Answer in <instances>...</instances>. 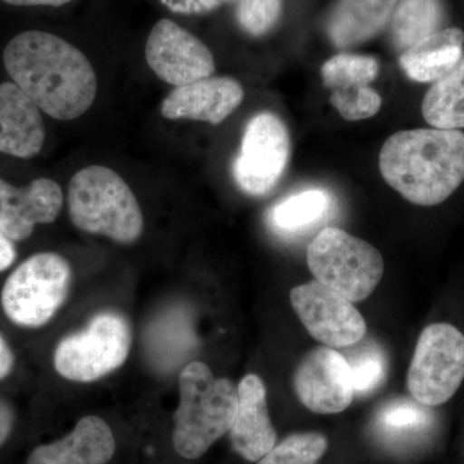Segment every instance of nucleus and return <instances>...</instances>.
I'll return each instance as SVG.
<instances>
[{"label": "nucleus", "mask_w": 464, "mask_h": 464, "mask_svg": "<svg viewBox=\"0 0 464 464\" xmlns=\"http://www.w3.org/2000/svg\"><path fill=\"white\" fill-rule=\"evenodd\" d=\"M115 453V439L105 420L82 418L66 438L41 445L26 464H106Z\"/></svg>", "instance_id": "f3484780"}, {"label": "nucleus", "mask_w": 464, "mask_h": 464, "mask_svg": "<svg viewBox=\"0 0 464 464\" xmlns=\"http://www.w3.org/2000/svg\"><path fill=\"white\" fill-rule=\"evenodd\" d=\"M244 100L239 82L228 76H209L176 87L161 102V115L170 121L190 119L221 124Z\"/></svg>", "instance_id": "4468645a"}, {"label": "nucleus", "mask_w": 464, "mask_h": 464, "mask_svg": "<svg viewBox=\"0 0 464 464\" xmlns=\"http://www.w3.org/2000/svg\"><path fill=\"white\" fill-rule=\"evenodd\" d=\"M44 141L41 109L16 84H0V152L30 159L42 151Z\"/></svg>", "instance_id": "dca6fc26"}, {"label": "nucleus", "mask_w": 464, "mask_h": 464, "mask_svg": "<svg viewBox=\"0 0 464 464\" xmlns=\"http://www.w3.org/2000/svg\"><path fill=\"white\" fill-rule=\"evenodd\" d=\"M72 266L57 253H38L9 275L2 290V307L12 323L41 328L56 315L69 295Z\"/></svg>", "instance_id": "423d86ee"}, {"label": "nucleus", "mask_w": 464, "mask_h": 464, "mask_svg": "<svg viewBox=\"0 0 464 464\" xmlns=\"http://www.w3.org/2000/svg\"><path fill=\"white\" fill-rule=\"evenodd\" d=\"M299 401L317 414H337L353 402V378L347 359L332 347H317L299 362L295 374Z\"/></svg>", "instance_id": "f8f14e48"}, {"label": "nucleus", "mask_w": 464, "mask_h": 464, "mask_svg": "<svg viewBox=\"0 0 464 464\" xmlns=\"http://www.w3.org/2000/svg\"><path fill=\"white\" fill-rule=\"evenodd\" d=\"M399 0H341L329 20L335 47L348 48L373 38L389 23Z\"/></svg>", "instance_id": "6ab92c4d"}, {"label": "nucleus", "mask_w": 464, "mask_h": 464, "mask_svg": "<svg viewBox=\"0 0 464 464\" xmlns=\"http://www.w3.org/2000/svg\"><path fill=\"white\" fill-rule=\"evenodd\" d=\"M380 170L411 204L439 206L464 182V133L432 127L392 134L382 146Z\"/></svg>", "instance_id": "f03ea898"}, {"label": "nucleus", "mask_w": 464, "mask_h": 464, "mask_svg": "<svg viewBox=\"0 0 464 464\" xmlns=\"http://www.w3.org/2000/svg\"><path fill=\"white\" fill-rule=\"evenodd\" d=\"M237 389L194 362L179 375V406L174 413L173 445L186 459H198L226 433L237 417Z\"/></svg>", "instance_id": "7ed1b4c3"}, {"label": "nucleus", "mask_w": 464, "mask_h": 464, "mask_svg": "<svg viewBox=\"0 0 464 464\" xmlns=\"http://www.w3.org/2000/svg\"><path fill=\"white\" fill-rule=\"evenodd\" d=\"M290 304L307 332L326 347H351L365 337L364 317L353 302L316 280L293 288Z\"/></svg>", "instance_id": "9d476101"}, {"label": "nucleus", "mask_w": 464, "mask_h": 464, "mask_svg": "<svg viewBox=\"0 0 464 464\" xmlns=\"http://www.w3.org/2000/svg\"><path fill=\"white\" fill-rule=\"evenodd\" d=\"M16 7H61L72 0H3Z\"/></svg>", "instance_id": "473e14b6"}, {"label": "nucleus", "mask_w": 464, "mask_h": 464, "mask_svg": "<svg viewBox=\"0 0 464 464\" xmlns=\"http://www.w3.org/2000/svg\"><path fill=\"white\" fill-rule=\"evenodd\" d=\"M444 16L441 0H401L396 5L392 18V38L396 48L402 53L439 32Z\"/></svg>", "instance_id": "4be33fe9"}, {"label": "nucleus", "mask_w": 464, "mask_h": 464, "mask_svg": "<svg viewBox=\"0 0 464 464\" xmlns=\"http://www.w3.org/2000/svg\"><path fill=\"white\" fill-rule=\"evenodd\" d=\"M3 61L14 83L57 121H74L96 100L99 83L91 61L53 34H18L5 47Z\"/></svg>", "instance_id": "f257e3e1"}, {"label": "nucleus", "mask_w": 464, "mask_h": 464, "mask_svg": "<svg viewBox=\"0 0 464 464\" xmlns=\"http://www.w3.org/2000/svg\"><path fill=\"white\" fill-rule=\"evenodd\" d=\"M70 219L79 230L119 244L141 237L143 216L136 195L115 170L91 166L72 177L67 192Z\"/></svg>", "instance_id": "20e7f679"}, {"label": "nucleus", "mask_w": 464, "mask_h": 464, "mask_svg": "<svg viewBox=\"0 0 464 464\" xmlns=\"http://www.w3.org/2000/svg\"><path fill=\"white\" fill-rule=\"evenodd\" d=\"M289 159L290 136L285 123L273 112H259L244 130L232 173L241 191L250 197H265L282 179Z\"/></svg>", "instance_id": "1a4fd4ad"}, {"label": "nucleus", "mask_w": 464, "mask_h": 464, "mask_svg": "<svg viewBox=\"0 0 464 464\" xmlns=\"http://www.w3.org/2000/svg\"><path fill=\"white\" fill-rule=\"evenodd\" d=\"M331 103L346 121H364L380 111L382 97L368 85L350 93H333Z\"/></svg>", "instance_id": "cd10ccee"}, {"label": "nucleus", "mask_w": 464, "mask_h": 464, "mask_svg": "<svg viewBox=\"0 0 464 464\" xmlns=\"http://www.w3.org/2000/svg\"><path fill=\"white\" fill-rule=\"evenodd\" d=\"M237 411L230 430L232 448L249 462H258L276 445L268 414L267 392L261 378L248 374L237 387Z\"/></svg>", "instance_id": "2eb2a0df"}, {"label": "nucleus", "mask_w": 464, "mask_h": 464, "mask_svg": "<svg viewBox=\"0 0 464 464\" xmlns=\"http://www.w3.org/2000/svg\"><path fill=\"white\" fill-rule=\"evenodd\" d=\"M63 206V190L50 179H34L24 188L0 179V228L9 239L25 240L36 225L56 221Z\"/></svg>", "instance_id": "ddd939ff"}, {"label": "nucleus", "mask_w": 464, "mask_h": 464, "mask_svg": "<svg viewBox=\"0 0 464 464\" xmlns=\"http://www.w3.org/2000/svg\"><path fill=\"white\" fill-rule=\"evenodd\" d=\"M463 44L464 33L458 27L439 30L402 52L400 66L411 81L435 83L460 63Z\"/></svg>", "instance_id": "a211bd4d"}, {"label": "nucleus", "mask_w": 464, "mask_h": 464, "mask_svg": "<svg viewBox=\"0 0 464 464\" xmlns=\"http://www.w3.org/2000/svg\"><path fill=\"white\" fill-rule=\"evenodd\" d=\"M328 449L320 433H295L275 445L257 464H316Z\"/></svg>", "instance_id": "393cba45"}, {"label": "nucleus", "mask_w": 464, "mask_h": 464, "mask_svg": "<svg viewBox=\"0 0 464 464\" xmlns=\"http://www.w3.org/2000/svg\"><path fill=\"white\" fill-rule=\"evenodd\" d=\"M426 408L418 401L406 399L387 402L375 418L378 432L389 441L411 438L431 422V414Z\"/></svg>", "instance_id": "b1692460"}, {"label": "nucleus", "mask_w": 464, "mask_h": 464, "mask_svg": "<svg viewBox=\"0 0 464 464\" xmlns=\"http://www.w3.org/2000/svg\"><path fill=\"white\" fill-rule=\"evenodd\" d=\"M344 357L350 365L355 395H368L381 386L387 373V360L381 348L357 347Z\"/></svg>", "instance_id": "a878e982"}, {"label": "nucleus", "mask_w": 464, "mask_h": 464, "mask_svg": "<svg viewBox=\"0 0 464 464\" xmlns=\"http://www.w3.org/2000/svg\"><path fill=\"white\" fill-rule=\"evenodd\" d=\"M332 197L323 188H310L290 195L268 212L271 228L282 235L308 230L331 212Z\"/></svg>", "instance_id": "412c9836"}, {"label": "nucleus", "mask_w": 464, "mask_h": 464, "mask_svg": "<svg viewBox=\"0 0 464 464\" xmlns=\"http://www.w3.org/2000/svg\"><path fill=\"white\" fill-rule=\"evenodd\" d=\"M14 423V411L5 400L0 399V447L7 441Z\"/></svg>", "instance_id": "7c9ffc66"}, {"label": "nucleus", "mask_w": 464, "mask_h": 464, "mask_svg": "<svg viewBox=\"0 0 464 464\" xmlns=\"http://www.w3.org/2000/svg\"><path fill=\"white\" fill-rule=\"evenodd\" d=\"M422 114L433 128L458 130L464 128V60L432 84L424 96Z\"/></svg>", "instance_id": "aec40b11"}, {"label": "nucleus", "mask_w": 464, "mask_h": 464, "mask_svg": "<svg viewBox=\"0 0 464 464\" xmlns=\"http://www.w3.org/2000/svg\"><path fill=\"white\" fill-rule=\"evenodd\" d=\"M14 364V356L12 353L11 347L8 346L5 338L0 335V380H5Z\"/></svg>", "instance_id": "2f4dec72"}, {"label": "nucleus", "mask_w": 464, "mask_h": 464, "mask_svg": "<svg viewBox=\"0 0 464 464\" xmlns=\"http://www.w3.org/2000/svg\"><path fill=\"white\" fill-rule=\"evenodd\" d=\"M170 2L176 5L177 11L199 14V12H207L218 7L226 0H170Z\"/></svg>", "instance_id": "c85d7f7f"}, {"label": "nucleus", "mask_w": 464, "mask_h": 464, "mask_svg": "<svg viewBox=\"0 0 464 464\" xmlns=\"http://www.w3.org/2000/svg\"><path fill=\"white\" fill-rule=\"evenodd\" d=\"M378 72V61L365 54H337L322 67L324 85L333 93H350L368 87Z\"/></svg>", "instance_id": "5701e85b"}, {"label": "nucleus", "mask_w": 464, "mask_h": 464, "mask_svg": "<svg viewBox=\"0 0 464 464\" xmlns=\"http://www.w3.org/2000/svg\"><path fill=\"white\" fill-rule=\"evenodd\" d=\"M145 56L154 74L174 87L209 78L216 72L215 57L209 48L168 18L152 27Z\"/></svg>", "instance_id": "9b49d317"}, {"label": "nucleus", "mask_w": 464, "mask_h": 464, "mask_svg": "<svg viewBox=\"0 0 464 464\" xmlns=\"http://www.w3.org/2000/svg\"><path fill=\"white\" fill-rule=\"evenodd\" d=\"M17 252L14 240L0 228V273L7 270L16 261Z\"/></svg>", "instance_id": "c756f323"}, {"label": "nucleus", "mask_w": 464, "mask_h": 464, "mask_svg": "<svg viewBox=\"0 0 464 464\" xmlns=\"http://www.w3.org/2000/svg\"><path fill=\"white\" fill-rule=\"evenodd\" d=\"M307 265L316 282L353 304L368 298L384 273L377 248L337 227H325L314 237L307 248Z\"/></svg>", "instance_id": "39448f33"}, {"label": "nucleus", "mask_w": 464, "mask_h": 464, "mask_svg": "<svg viewBox=\"0 0 464 464\" xmlns=\"http://www.w3.org/2000/svg\"><path fill=\"white\" fill-rule=\"evenodd\" d=\"M132 329L127 317L103 311L87 328L67 335L54 351V368L69 381L93 382L121 368L130 355Z\"/></svg>", "instance_id": "0eeeda50"}, {"label": "nucleus", "mask_w": 464, "mask_h": 464, "mask_svg": "<svg viewBox=\"0 0 464 464\" xmlns=\"http://www.w3.org/2000/svg\"><path fill=\"white\" fill-rule=\"evenodd\" d=\"M464 381V334L448 323L420 333L408 372V390L427 408L445 404Z\"/></svg>", "instance_id": "6e6552de"}, {"label": "nucleus", "mask_w": 464, "mask_h": 464, "mask_svg": "<svg viewBox=\"0 0 464 464\" xmlns=\"http://www.w3.org/2000/svg\"><path fill=\"white\" fill-rule=\"evenodd\" d=\"M282 14V0H240L237 21L253 36L265 35L273 29Z\"/></svg>", "instance_id": "bb28decb"}]
</instances>
